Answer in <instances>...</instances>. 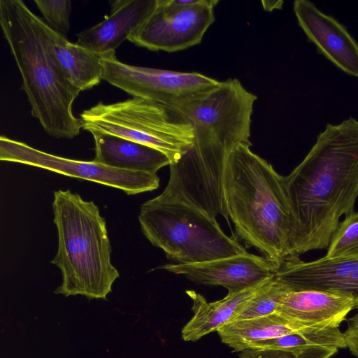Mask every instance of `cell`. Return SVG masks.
<instances>
[{"label": "cell", "mask_w": 358, "mask_h": 358, "mask_svg": "<svg viewBox=\"0 0 358 358\" xmlns=\"http://www.w3.org/2000/svg\"><path fill=\"white\" fill-rule=\"evenodd\" d=\"M283 181L294 221V254L328 248L358 196V120L328 124Z\"/></svg>", "instance_id": "obj_1"}, {"label": "cell", "mask_w": 358, "mask_h": 358, "mask_svg": "<svg viewBox=\"0 0 358 358\" xmlns=\"http://www.w3.org/2000/svg\"><path fill=\"white\" fill-rule=\"evenodd\" d=\"M239 143L228 159L224 194L237 236L278 267L294 254V221L283 176Z\"/></svg>", "instance_id": "obj_2"}, {"label": "cell", "mask_w": 358, "mask_h": 358, "mask_svg": "<svg viewBox=\"0 0 358 358\" xmlns=\"http://www.w3.org/2000/svg\"><path fill=\"white\" fill-rule=\"evenodd\" d=\"M42 20L21 0H0V25L20 71L22 88L45 131L57 138H72L83 123L73 113L80 91L65 77L52 52Z\"/></svg>", "instance_id": "obj_3"}, {"label": "cell", "mask_w": 358, "mask_h": 358, "mask_svg": "<svg viewBox=\"0 0 358 358\" xmlns=\"http://www.w3.org/2000/svg\"><path fill=\"white\" fill-rule=\"evenodd\" d=\"M52 209L58 248L51 263L62 276L55 292L106 300L120 275L111 263L106 223L98 206L69 189H59L54 192Z\"/></svg>", "instance_id": "obj_4"}, {"label": "cell", "mask_w": 358, "mask_h": 358, "mask_svg": "<svg viewBox=\"0 0 358 358\" xmlns=\"http://www.w3.org/2000/svg\"><path fill=\"white\" fill-rule=\"evenodd\" d=\"M141 230L168 259L179 264L205 262L248 252L227 236L215 218L184 201L161 195L145 202L138 215Z\"/></svg>", "instance_id": "obj_5"}, {"label": "cell", "mask_w": 358, "mask_h": 358, "mask_svg": "<svg viewBox=\"0 0 358 358\" xmlns=\"http://www.w3.org/2000/svg\"><path fill=\"white\" fill-rule=\"evenodd\" d=\"M83 129L110 134L154 148L176 161L192 144L194 130L178 110L140 97L100 101L80 115Z\"/></svg>", "instance_id": "obj_6"}, {"label": "cell", "mask_w": 358, "mask_h": 358, "mask_svg": "<svg viewBox=\"0 0 358 358\" xmlns=\"http://www.w3.org/2000/svg\"><path fill=\"white\" fill-rule=\"evenodd\" d=\"M257 99L240 80L229 78L172 108L185 117L194 131L205 132L236 145L252 144L251 116Z\"/></svg>", "instance_id": "obj_7"}, {"label": "cell", "mask_w": 358, "mask_h": 358, "mask_svg": "<svg viewBox=\"0 0 358 358\" xmlns=\"http://www.w3.org/2000/svg\"><path fill=\"white\" fill-rule=\"evenodd\" d=\"M218 0H157L149 17L128 38L152 51L183 50L199 44L215 21Z\"/></svg>", "instance_id": "obj_8"}, {"label": "cell", "mask_w": 358, "mask_h": 358, "mask_svg": "<svg viewBox=\"0 0 358 358\" xmlns=\"http://www.w3.org/2000/svg\"><path fill=\"white\" fill-rule=\"evenodd\" d=\"M102 78L134 97L173 107L215 86L220 81L197 72L133 66L117 59L115 51L101 55Z\"/></svg>", "instance_id": "obj_9"}, {"label": "cell", "mask_w": 358, "mask_h": 358, "mask_svg": "<svg viewBox=\"0 0 358 358\" xmlns=\"http://www.w3.org/2000/svg\"><path fill=\"white\" fill-rule=\"evenodd\" d=\"M0 160L36 166L69 177L98 182L122 189L129 195L152 191L159 185L157 173L123 170L93 161L64 158L5 136L0 137Z\"/></svg>", "instance_id": "obj_10"}, {"label": "cell", "mask_w": 358, "mask_h": 358, "mask_svg": "<svg viewBox=\"0 0 358 358\" xmlns=\"http://www.w3.org/2000/svg\"><path fill=\"white\" fill-rule=\"evenodd\" d=\"M276 280L291 290L314 289L352 299L358 308V256L303 262L299 257L281 264Z\"/></svg>", "instance_id": "obj_11"}, {"label": "cell", "mask_w": 358, "mask_h": 358, "mask_svg": "<svg viewBox=\"0 0 358 358\" xmlns=\"http://www.w3.org/2000/svg\"><path fill=\"white\" fill-rule=\"evenodd\" d=\"M278 268L266 257L248 252L205 262L167 264L160 267L197 284L221 285L228 293L243 291L273 276Z\"/></svg>", "instance_id": "obj_12"}, {"label": "cell", "mask_w": 358, "mask_h": 358, "mask_svg": "<svg viewBox=\"0 0 358 358\" xmlns=\"http://www.w3.org/2000/svg\"><path fill=\"white\" fill-rule=\"evenodd\" d=\"M293 9L299 26L327 59L344 72L358 78V44L346 29L306 0Z\"/></svg>", "instance_id": "obj_13"}, {"label": "cell", "mask_w": 358, "mask_h": 358, "mask_svg": "<svg viewBox=\"0 0 358 358\" xmlns=\"http://www.w3.org/2000/svg\"><path fill=\"white\" fill-rule=\"evenodd\" d=\"M356 307L346 296L314 289H289L275 311L287 320L310 329L338 327Z\"/></svg>", "instance_id": "obj_14"}, {"label": "cell", "mask_w": 358, "mask_h": 358, "mask_svg": "<svg viewBox=\"0 0 358 358\" xmlns=\"http://www.w3.org/2000/svg\"><path fill=\"white\" fill-rule=\"evenodd\" d=\"M157 0H115L108 16L77 35V44L100 55L113 52L155 10Z\"/></svg>", "instance_id": "obj_15"}, {"label": "cell", "mask_w": 358, "mask_h": 358, "mask_svg": "<svg viewBox=\"0 0 358 358\" xmlns=\"http://www.w3.org/2000/svg\"><path fill=\"white\" fill-rule=\"evenodd\" d=\"M95 145L93 162L109 167L157 173L171 161L162 151L110 134L92 132Z\"/></svg>", "instance_id": "obj_16"}, {"label": "cell", "mask_w": 358, "mask_h": 358, "mask_svg": "<svg viewBox=\"0 0 358 358\" xmlns=\"http://www.w3.org/2000/svg\"><path fill=\"white\" fill-rule=\"evenodd\" d=\"M274 275L243 291L228 293L224 299L215 302H208L194 291H186L193 302L192 309L194 315L182 329V339L196 341L203 336L217 331L218 328L230 322L240 307L265 287Z\"/></svg>", "instance_id": "obj_17"}, {"label": "cell", "mask_w": 358, "mask_h": 358, "mask_svg": "<svg viewBox=\"0 0 358 358\" xmlns=\"http://www.w3.org/2000/svg\"><path fill=\"white\" fill-rule=\"evenodd\" d=\"M42 28L62 71L73 86L81 92L99 84L103 79L100 55L69 41L44 21Z\"/></svg>", "instance_id": "obj_18"}, {"label": "cell", "mask_w": 358, "mask_h": 358, "mask_svg": "<svg viewBox=\"0 0 358 358\" xmlns=\"http://www.w3.org/2000/svg\"><path fill=\"white\" fill-rule=\"evenodd\" d=\"M306 329L275 313L268 315L228 322L217 329L221 341L234 351L243 352L258 341Z\"/></svg>", "instance_id": "obj_19"}, {"label": "cell", "mask_w": 358, "mask_h": 358, "mask_svg": "<svg viewBox=\"0 0 358 358\" xmlns=\"http://www.w3.org/2000/svg\"><path fill=\"white\" fill-rule=\"evenodd\" d=\"M313 347L347 348L344 333L338 327L306 329L256 342L250 348L278 350L297 354Z\"/></svg>", "instance_id": "obj_20"}, {"label": "cell", "mask_w": 358, "mask_h": 358, "mask_svg": "<svg viewBox=\"0 0 358 358\" xmlns=\"http://www.w3.org/2000/svg\"><path fill=\"white\" fill-rule=\"evenodd\" d=\"M289 289L283 283L276 280L274 275L273 279L265 287L240 307L230 322L275 313L282 296Z\"/></svg>", "instance_id": "obj_21"}, {"label": "cell", "mask_w": 358, "mask_h": 358, "mask_svg": "<svg viewBox=\"0 0 358 358\" xmlns=\"http://www.w3.org/2000/svg\"><path fill=\"white\" fill-rule=\"evenodd\" d=\"M358 256V211L340 222L331 236L327 258Z\"/></svg>", "instance_id": "obj_22"}, {"label": "cell", "mask_w": 358, "mask_h": 358, "mask_svg": "<svg viewBox=\"0 0 358 358\" xmlns=\"http://www.w3.org/2000/svg\"><path fill=\"white\" fill-rule=\"evenodd\" d=\"M34 2L52 29L62 34L69 31L72 10L70 0H34Z\"/></svg>", "instance_id": "obj_23"}, {"label": "cell", "mask_w": 358, "mask_h": 358, "mask_svg": "<svg viewBox=\"0 0 358 358\" xmlns=\"http://www.w3.org/2000/svg\"><path fill=\"white\" fill-rule=\"evenodd\" d=\"M296 355L284 350L249 348L243 351L240 358H295Z\"/></svg>", "instance_id": "obj_24"}, {"label": "cell", "mask_w": 358, "mask_h": 358, "mask_svg": "<svg viewBox=\"0 0 358 358\" xmlns=\"http://www.w3.org/2000/svg\"><path fill=\"white\" fill-rule=\"evenodd\" d=\"M344 335L347 348L358 358V313L349 320Z\"/></svg>", "instance_id": "obj_25"}, {"label": "cell", "mask_w": 358, "mask_h": 358, "mask_svg": "<svg viewBox=\"0 0 358 358\" xmlns=\"http://www.w3.org/2000/svg\"><path fill=\"white\" fill-rule=\"evenodd\" d=\"M338 349L325 347H313L296 354L295 358H330Z\"/></svg>", "instance_id": "obj_26"}, {"label": "cell", "mask_w": 358, "mask_h": 358, "mask_svg": "<svg viewBox=\"0 0 358 358\" xmlns=\"http://www.w3.org/2000/svg\"><path fill=\"white\" fill-rule=\"evenodd\" d=\"M262 4L264 10L271 12L275 9H281L283 4V1H262Z\"/></svg>", "instance_id": "obj_27"}]
</instances>
